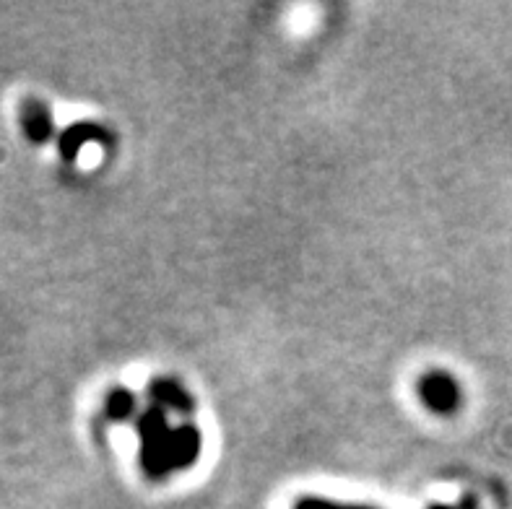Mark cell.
<instances>
[{
	"instance_id": "1",
	"label": "cell",
	"mask_w": 512,
	"mask_h": 509,
	"mask_svg": "<svg viewBox=\"0 0 512 509\" xmlns=\"http://www.w3.org/2000/svg\"><path fill=\"white\" fill-rule=\"evenodd\" d=\"M141 429V458L149 473H164L172 468V432L167 429L162 411H149L138 424Z\"/></svg>"
},
{
	"instance_id": "2",
	"label": "cell",
	"mask_w": 512,
	"mask_h": 509,
	"mask_svg": "<svg viewBox=\"0 0 512 509\" xmlns=\"http://www.w3.org/2000/svg\"><path fill=\"white\" fill-rule=\"evenodd\" d=\"M19 123L21 130H24V138L29 143H47L55 133V120H52V112L42 99L37 97H26L21 102V110H19Z\"/></svg>"
},
{
	"instance_id": "3",
	"label": "cell",
	"mask_w": 512,
	"mask_h": 509,
	"mask_svg": "<svg viewBox=\"0 0 512 509\" xmlns=\"http://www.w3.org/2000/svg\"><path fill=\"white\" fill-rule=\"evenodd\" d=\"M422 398L429 408H435V411H453L458 406V387L455 382L450 380L448 374L435 372L424 377L422 382Z\"/></svg>"
},
{
	"instance_id": "4",
	"label": "cell",
	"mask_w": 512,
	"mask_h": 509,
	"mask_svg": "<svg viewBox=\"0 0 512 509\" xmlns=\"http://www.w3.org/2000/svg\"><path fill=\"white\" fill-rule=\"evenodd\" d=\"M99 138H102V130L94 123H73L60 136V156H63L65 162H76L81 151L91 146V143H97Z\"/></svg>"
},
{
	"instance_id": "5",
	"label": "cell",
	"mask_w": 512,
	"mask_h": 509,
	"mask_svg": "<svg viewBox=\"0 0 512 509\" xmlns=\"http://www.w3.org/2000/svg\"><path fill=\"white\" fill-rule=\"evenodd\" d=\"M201 452V434L193 426H182L172 432V468H185L193 463Z\"/></svg>"
},
{
	"instance_id": "6",
	"label": "cell",
	"mask_w": 512,
	"mask_h": 509,
	"mask_svg": "<svg viewBox=\"0 0 512 509\" xmlns=\"http://www.w3.org/2000/svg\"><path fill=\"white\" fill-rule=\"evenodd\" d=\"M151 393H154L156 403H162V406L167 408H175V411H190V408H193L190 395L172 380H159L151 387Z\"/></svg>"
},
{
	"instance_id": "7",
	"label": "cell",
	"mask_w": 512,
	"mask_h": 509,
	"mask_svg": "<svg viewBox=\"0 0 512 509\" xmlns=\"http://www.w3.org/2000/svg\"><path fill=\"white\" fill-rule=\"evenodd\" d=\"M133 411V395L128 390H112L110 398H107V416L110 419H125Z\"/></svg>"
},
{
	"instance_id": "8",
	"label": "cell",
	"mask_w": 512,
	"mask_h": 509,
	"mask_svg": "<svg viewBox=\"0 0 512 509\" xmlns=\"http://www.w3.org/2000/svg\"><path fill=\"white\" fill-rule=\"evenodd\" d=\"M299 509H351V507H336V504H328V502H302Z\"/></svg>"
},
{
	"instance_id": "9",
	"label": "cell",
	"mask_w": 512,
	"mask_h": 509,
	"mask_svg": "<svg viewBox=\"0 0 512 509\" xmlns=\"http://www.w3.org/2000/svg\"><path fill=\"white\" fill-rule=\"evenodd\" d=\"M432 509H448V507H432Z\"/></svg>"
}]
</instances>
